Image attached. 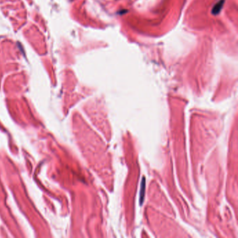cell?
Returning <instances> with one entry per match:
<instances>
[{"label": "cell", "mask_w": 238, "mask_h": 238, "mask_svg": "<svg viewBox=\"0 0 238 238\" xmlns=\"http://www.w3.org/2000/svg\"><path fill=\"white\" fill-rule=\"evenodd\" d=\"M145 190V178L143 177V180H142V183H141V191H140V204H142V202H143V200H144Z\"/></svg>", "instance_id": "obj_1"}]
</instances>
